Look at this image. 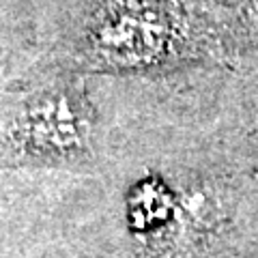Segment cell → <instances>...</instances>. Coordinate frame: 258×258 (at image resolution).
<instances>
[{
    "instance_id": "1",
    "label": "cell",
    "mask_w": 258,
    "mask_h": 258,
    "mask_svg": "<svg viewBox=\"0 0 258 258\" xmlns=\"http://www.w3.org/2000/svg\"><path fill=\"white\" fill-rule=\"evenodd\" d=\"M9 134L13 151L24 157H82L91 147L93 116L78 93L67 88L45 91L22 103Z\"/></svg>"
},
{
    "instance_id": "2",
    "label": "cell",
    "mask_w": 258,
    "mask_h": 258,
    "mask_svg": "<svg viewBox=\"0 0 258 258\" xmlns=\"http://www.w3.org/2000/svg\"><path fill=\"white\" fill-rule=\"evenodd\" d=\"M222 203L203 187L176 194L168 222L142 239L138 258H191L205 252L215 232L222 230Z\"/></svg>"
},
{
    "instance_id": "3",
    "label": "cell",
    "mask_w": 258,
    "mask_h": 258,
    "mask_svg": "<svg viewBox=\"0 0 258 258\" xmlns=\"http://www.w3.org/2000/svg\"><path fill=\"white\" fill-rule=\"evenodd\" d=\"M161 26L142 18H116L108 22L97 35V54L114 64H140L155 60L164 50L166 35Z\"/></svg>"
}]
</instances>
